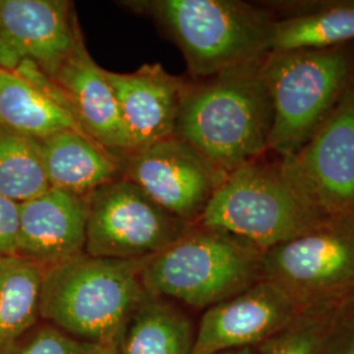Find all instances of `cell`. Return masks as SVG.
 <instances>
[{
    "mask_svg": "<svg viewBox=\"0 0 354 354\" xmlns=\"http://www.w3.org/2000/svg\"><path fill=\"white\" fill-rule=\"evenodd\" d=\"M264 58L189 82L180 108L174 136L227 175L269 152L273 104Z\"/></svg>",
    "mask_w": 354,
    "mask_h": 354,
    "instance_id": "1",
    "label": "cell"
},
{
    "mask_svg": "<svg viewBox=\"0 0 354 354\" xmlns=\"http://www.w3.org/2000/svg\"><path fill=\"white\" fill-rule=\"evenodd\" d=\"M143 264L145 260L84 252L48 266L41 289V320L92 345L118 340L149 297L142 281Z\"/></svg>",
    "mask_w": 354,
    "mask_h": 354,
    "instance_id": "2",
    "label": "cell"
},
{
    "mask_svg": "<svg viewBox=\"0 0 354 354\" xmlns=\"http://www.w3.org/2000/svg\"><path fill=\"white\" fill-rule=\"evenodd\" d=\"M130 6L162 26L196 79L222 74L270 53L274 13L266 1L147 0Z\"/></svg>",
    "mask_w": 354,
    "mask_h": 354,
    "instance_id": "3",
    "label": "cell"
},
{
    "mask_svg": "<svg viewBox=\"0 0 354 354\" xmlns=\"http://www.w3.org/2000/svg\"><path fill=\"white\" fill-rule=\"evenodd\" d=\"M327 219L279 158L273 162L260 158L228 174L197 225L219 230L266 252Z\"/></svg>",
    "mask_w": 354,
    "mask_h": 354,
    "instance_id": "4",
    "label": "cell"
},
{
    "mask_svg": "<svg viewBox=\"0 0 354 354\" xmlns=\"http://www.w3.org/2000/svg\"><path fill=\"white\" fill-rule=\"evenodd\" d=\"M263 256L247 241L196 223L145 260L142 281L150 295L206 310L261 281Z\"/></svg>",
    "mask_w": 354,
    "mask_h": 354,
    "instance_id": "5",
    "label": "cell"
},
{
    "mask_svg": "<svg viewBox=\"0 0 354 354\" xmlns=\"http://www.w3.org/2000/svg\"><path fill=\"white\" fill-rule=\"evenodd\" d=\"M263 75L273 104L268 151L289 158L304 147L354 80V42L326 49L270 51Z\"/></svg>",
    "mask_w": 354,
    "mask_h": 354,
    "instance_id": "6",
    "label": "cell"
},
{
    "mask_svg": "<svg viewBox=\"0 0 354 354\" xmlns=\"http://www.w3.org/2000/svg\"><path fill=\"white\" fill-rule=\"evenodd\" d=\"M263 279L301 310L354 294V218H329L304 235L264 252Z\"/></svg>",
    "mask_w": 354,
    "mask_h": 354,
    "instance_id": "7",
    "label": "cell"
},
{
    "mask_svg": "<svg viewBox=\"0 0 354 354\" xmlns=\"http://www.w3.org/2000/svg\"><path fill=\"white\" fill-rule=\"evenodd\" d=\"M189 226L121 176L88 197L86 253L117 260H146L163 251Z\"/></svg>",
    "mask_w": 354,
    "mask_h": 354,
    "instance_id": "8",
    "label": "cell"
},
{
    "mask_svg": "<svg viewBox=\"0 0 354 354\" xmlns=\"http://www.w3.org/2000/svg\"><path fill=\"white\" fill-rule=\"evenodd\" d=\"M122 177L153 203L188 225H196L227 174L175 136L121 158Z\"/></svg>",
    "mask_w": 354,
    "mask_h": 354,
    "instance_id": "9",
    "label": "cell"
},
{
    "mask_svg": "<svg viewBox=\"0 0 354 354\" xmlns=\"http://www.w3.org/2000/svg\"><path fill=\"white\" fill-rule=\"evenodd\" d=\"M286 171L328 218H354V80Z\"/></svg>",
    "mask_w": 354,
    "mask_h": 354,
    "instance_id": "10",
    "label": "cell"
},
{
    "mask_svg": "<svg viewBox=\"0 0 354 354\" xmlns=\"http://www.w3.org/2000/svg\"><path fill=\"white\" fill-rule=\"evenodd\" d=\"M83 41L67 0H0V68L33 66L53 77Z\"/></svg>",
    "mask_w": 354,
    "mask_h": 354,
    "instance_id": "11",
    "label": "cell"
},
{
    "mask_svg": "<svg viewBox=\"0 0 354 354\" xmlns=\"http://www.w3.org/2000/svg\"><path fill=\"white\" fill-rule=\"evenodd\" d=\"M301 308L274 283L261 279L203 313L190 354L256 348L288 326Z\"/></svg>",
    "mask_w": 354,
    "mask_h": 354,
    "instance_id": "12",
    "label": "cell"
},
{
    "mask_svg": "<svg viewBox=\"0 0 354 354\" xmlns=\"http://www.w3.org/2000/svg\"><path fill=\"white\" fill-rule=\"evenodd\" d=\"M105 76L113 89L131 152L174 137L189 82L158 64H143L127 74L105 70Z\"/></svg>",
    "mask_w": 354,
    "mask_h": 354,
    "instance_id": "13",
    "label": "cell"
},
{
    "mask_svg": "<svg viewBox=\"0 0 354 354\" xmlns=\"http://www.w3.org/2000/svg\"><path fill=\"white\" fill-rule=\"evenodd\" d=\"M88 197L49 188L20 203L16 254L39 266H55L86 252Z\"/></svg>",
    "mask_w": 354,
    "mask_h": 354,
    "instance_id": "14",
    "label": "cell"
},
{
    "mask_svg": "<svg viewBox=\"0 0 354 354\" xmlns=\"http://www.w3.org/2000/svg\"><path fill=\"white\" fill-rule=\"evenodd\" d=\"M50 79L64 92L76 122L89 138L120 158L131 152L113 89L84 41Z\"/></svg>",
    "mask_w": 354,
    "mask_h": 354,
    "instance_id": "15",
    "label": "cell"
},
{
    "mask_svg": "<svg viewBox=\"0 0 354 354\" xmlns=\"http://www.w3.org/2000/svg\"><path fill=\"white\" fill-rule=\"evenodd\" d=\"M0 127L37 140L64 130L84 133L61 88L29 64L0 68Z\"/></svg>",
    "mask_w": 354,
    "mask_h": 354,
    "instance_id": "16",
    "label": "cell"
},
{
    "mask_svg": "<svg viewBox=\"0 0 354 354\" xmlns=\"http://www.w3.org/2000/svg\"><path fill=\"white\" fill-rule=\"evenodd\" d=\"M274 13L270 51L326 49L354 42V0L266 1Z\"/></svg>",
    "mask_w": 354,
    "mask_h": 354,
    "instance_id": "17",
    "label": "cell"
},
{
    "mask_svg": "<svg viewBox=\"0 0 354 354\" xmlns=\"http://www.w3.org/2000/svg\"><path fill=\"white\" fill-rule=\"evenodd\" d=\"M50 188L89 197L95 190L122 176V160L76 130H64L41 140Z\"/></svg>",
    "mask_w": 354,
    "mask_h": 354,
    "instance_id": "18",
    "label": "cell"
},
{
    "mask_svg": "<svg viewBox=\"0 0 354 354\" xmlns=\"http://www.w3.org/2000/svg\"><path fill=\"white\" fill-rule=\"evenodd\" d=\"M189 317L171 301L150 295L129 319L118 339L120 354H190Z\"/></svg>",
    "mask_w": 354,
    "mask_h": 354,
    "instance_id": "19",
    "label": "cell"
},
{
    "mask_svg": "<svg viewBox=\"0 0 354 354\" xmlns=\"http://www.w3.org/2000/svg\"><path fill=\"white\" fill-rule=\"evenodd\" d=\"M45 269L19 254L0 256V354L41 322Z\"/></svg>",
    "mask_w": 354,
    "mask_h": 354,
    "instance_id": "20",
    "label": "cell"
},
{
    "mask_svg": "<svg viewBox=\"0 0 354 354\" xmlns=\"http://www.w3.org/2000/svg\"><path fill=\"white\" fill-rule=\"evenodd\" d=\"M49 188L41 140L0 127V194L23 203Z\"/></svg>",
    "mask_w": 354,
    "mask_h": 354,
    "instance_id": "21",
    "label": "cell"
},
{
    "mask_svg": "<svg viewBox=\"0 0 354 354\" xmlns=\"http://www.w3.org/2000/svg\"><path fill=\"white\" fill-rule=\"evenodd\" d=\"M339 302L301 310L288 326L256 346L254 354H323Z\"/></svg>",
    "mask_w": 354,
    "mask_h": 354,
    "instance_id": "22",
    "label": "cell"
},
{
    "mask_svg": "<svg viewBox=\"0 0 354 354\" xmlns=\"http://www.w3.org/2000/svg\"><path fill=\"white\" fill-rule=\"evenodd\" d=\"M91 346L41 320L3 354H88Z\"/></svg>",
    "mask_w": 354,
    "mask_h": 354,
    "instance_id": "23",
    "label": "cell"
},
{
    "mask_svg": "<svg viewBox=\"0 0 354 354\" xmlns=\"http://www.w3.org/2000/svg\"><path fill=\"white\" fill-rule=\"evenodd\" d=\"M323 354H354V294L337 304Z\"/></svg>",
    "mask_w": 354,
    "mask_h": 354,
    "instance_id": "24",
    "label": "cell"
},
{
    "mask_svg": "<svg viewBox=\"0 0 354 354\" xmlns=\"http://www.w3.org/2000/svg\"><path fill=\"white\" fill-rule=\"evenodd\" d=\"M20 228V203L0 194V256L16 254Z\"/></svg>",
    "mask_w": 354,
    "mask_h": 354,
    "instance_id": "25",
    "label": "cell"
},
{
    "mask_svg": "<svg viewBox=\"0 0 354 354\" xmlns=\"http://www.w3.org/2000/svg\"><path fill=\"white\" fill-rule=\"evenodd\" d=\"M88 354H120L118 340L105 344H95L91 346Z\"/></svg>",
    "mask_w": 354,
    "mask_h": 354,
    "instance_id": "26",
    "label": "cell"
},
{
    "mask_svg": "<svg viewBox=\"0 0 354 354\" xmlns=\"http://www.w3.org/2000/svg\"><path fill=\"white\" fill-rule=\"evenodd\" d=\"M221 354H254V348H243V349H238V351H230V352Z\"/></svg>",
    "mask_w": 354,
    "mask_h": 354,
    "instance_id": "27",
    "label": "cell"
}]
</instances>
